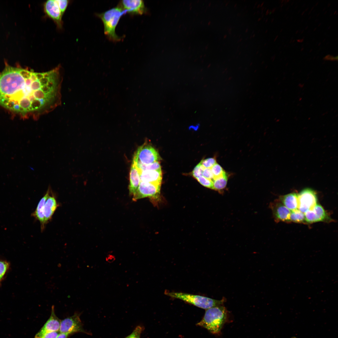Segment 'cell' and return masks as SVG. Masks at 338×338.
Segmentation results:
<instances>
[{
	"instance_id": "cell-27",
	"label": "cell",
	"mask_w": 338,
	"mask_h": 338,
	"mask_svg": "<svg viewBox=\"0 0 338 338\" xmlns=\"http://www.w3.org/2000/svg\"><path fill=\"white\" fill-rule=\"evenodd\" d=\"M204 167L200 163L198 164L194 168L192 174L193 177L196 179L202 175V172Z\"/></svg>"
},
{
	"instance_id": "cell-6",
	"label": "cell",
	"mask_w": 338,
	"mask_h": 338,
	"mask_svg": "<svg viewBox=\"0 0 338 338\" xmlns=\"http://www.w3.org/2000/svg\"><path fill=\"white\" fill-rule=\"evenodd\" d=\"M159 153L152 146L145 143L137 149L134 155L133 161L135 163L148 164L159 161Z\"/></svg>"
},
{
	"instance_id": "cell-30",
	"label": "cell",
	"mask_w": 338,
	"mask_h": 338,
	"mask_svg": "<svg viewBox=\"0 0 338 338\" xmlns=\"http://www.w3.org/2000/svg\"><path fill=\"white\" fill-rule=\"evenodd\" d=\"M42 91L45 94H48L55 92V90H52L49 88L47 85L42 86L41 88Z\"/></svg>"
},
{
	"instance_id": "cell-14",
	"label": "cell",
	"mask_w": 338,
	"mask_h": 338,
	"mask_svg": "<svg viewBox=\"0 0 338 338\" xmlns=\"http://www.w3.org/2000/svg\"><path fill=\"white\" fill-rule=\"evenodd\" d=\"M49 194L44 206V223L46 224L51 220L52 216L59 206L54 194L50 186L48 187Z\"/></svg>"
},
{
	"instance_id": "cell-1",
	"label": "cell",
	"mask_w": 338,
	"mask_h": 338,
	"mask_svg": "<svg viewBox=\"0 0 338 338\" xmlns=\"http://www.w3.org/2000/svg\"><path fill=\"white\" fill-rule=\"evenodd\" d=\"M41 87L36 72L7 65L0 73V105L22 114L40 110L54 98Z\"/></svg>"
},
{
	"instance_id": "cell-23",
	"label": "cell",
	"mask_w": 338,
	"mask_h": 338,
	"mask_svg": "<svg viewBox=\"0 0 338 338\" xmlns=\"http://www.w3.org/2000/svg\"><path fill=\"white\" fill-rule=\"evenodd\" d=\"M211 169L214 177V178L221 176L226 174L222 167L217 163L215 164L211 168Z\"/></svg>"
},
{
	"instance_id": "cell-28",
	"label": "cell",
	"mask_w": 338,
	"mask_h": 338,
	"mask_svg": "<svg viewBox=\"0 0 338 338\" xmlns=\"http://www.w3.org/2000/svg\"><path fill=\"white\" fill-rule=\"evenodd\" d=\"M202 176L212 180L214 178L211 168H204L202 171Z\"/></svg>"
},
{
	"instance_id": "cell-25",
	"label": "cell",
	"mask_w": 338,
	"mask_h": 338,
	"mask_svg": "<svg viewBox=\"0 0 338 338\" xmlns=\"http://www.w3.org/2000/svg\"><path fill=\"white\" fill-rule=\"evenodd\" d=\"M200 163L204 168H211L217 163L215 159L214 158H209L202 160Z\"/></svg>"
},
{
	"instance_id": "cell-2",
	"label": "cell",
	"mask_w": 338,
	"mask_h": 338,
	"mask_svg": "<svg viewBox=\"0 0 338 338\" xmlns=\"http://www.w3.org/2000/svg\"><path fill=\"white\" fill-rule=\"evenodd\" d=\"M228 317V311L223 305L213 307L206 310L202 319L197 325L218 335L220 333Z\"/></svg>"
},
{
	"instance_id": "cell-13",
	"label": "cell",
	"mask_w": 338,
	"mask_h": 338,
	"mask_svg": "<svg viewBox=\"0 0 338 338\" xmlns=\"http://www.w3.org/2000/svg\"><path fill=\"white\" fill-rule=\"evenodd\" d=\"M120 7L126 12L132 14L142 15L146 11L144 3L141 0H124L120 3Z\"/></svg>"
},
{
	"instance_id": "cell-4",
	"label": "cell",
	"mask_w": 338,
	"mask_h": 338,
	"mask_svg": "<svg viewBox=\"0 0 338 338\" xmlns=\"http://www.w3.org/2000/svg\"><path fill=\"white\" fill-rule=\"evenodd\" d=\"M165 294L171 298L181 300L206 310L213 307L222 305L226 300L224 297L220 300H217L199 295L166 290L165 291Z\"/></svg>"
},
{
	"instance_id": "cell-15",
	"label": "cell",
	"mask_w": 338,
	"mask_h": 338,
	"mask_svg": "<svg viewBox=\"0 0 338 338\" xmlns=\"http://www.w3.org/2000/svg\"><path fill=\"white\" fill-rule=\"evenodd\" d=\"M49 189L48 188L46 193L39 201L35 210L32 215L36 220L40 222L41 230L42 231L44 230L46 226L44 223V206L49 195Z\"/></svg>"
},
{
	"instance_id": "cell-33",
	"label": "cell",
	"mask_w": 338,
	"mask_h": 338,
	"mask_svg": "<svg viewBox=\"0 0 338 338\" xmlns=\"http://www.w3.org/2000/svg\"><path fill=\"white\" fill-rule=\"evenodd\" d=\"M49 80V78L43 77V78L39 80V81L41 85V86H43L45 85H47Z\"/></svg>"
},
{
	"instance_id": "cell-17",
	"label": "cell",
	"mask_w": 338,
	"mask_h": 338,
	"mask_svg": "<svg viewBox=\"0 0 338 338\" xmlns=\"http://www.w3.org/2000/svg\"><path fill=\"white\" fill-rule=\"evenodd\" d=\"M141 181L139 170L135 163L132 161L130 172L129 189L130 195H133L135 193Z\"/></svg>"
},
{
	"instance_id": "cell-11",
	"label": "cell",
	"mask_w": 338,
	"mask_h": 338,
	"mask_svg": "<svg viewBox=\"0 0 338 338\" xmlns=\"http://www.w3.org/2000/svg\"><path fill=\"white\" fill-rule=\"evenodd\" d=\"M275 221L290 222L291 211L286 207L279 199L276 200L270 205Z\"/></svg>"
},
{
	"instance_id": "cell-12",
	"label": "cell",
	"mask_w": 338,
	"mask_h": 338,
	"mask_svg": "<svg viewBox=\"0 0 338 338\" xmlns=\"http://www.w3.org/2000/svg\"><path fill=\"white\" fill-rule=\"evenodd\" d=\"M61 321L55 315L54 306L53 305L50 317L35 335L34 338H39L47 333L59 331Z\"/></svg>"
},
{
	"instance_id": "cell-20",
	"label": "cell",
	"mask_w": 338,
	"mask_h": 338,
	"mask_svg": "<svg viewBox=\"0 0 338 338\" xmlns=\"http://www.w3.org/2000/svg\"><path fill=\"white\" fill-rule=\"evenodd\" d=\"M133 162L135 163L139 171L161 170V166L159 161H156L152 163L148 164H144L139 163H135L134 161Z\"/></svg>"
},
{
	"instance_id": "cell-8",
	"label": "cell",
	"mask_w": 338,
	"mask_h": 338,
	"mask_svg": "<svg viewBox=\"0 0 338 338\" xmlns=\"http://www.w3.org/2000/svg\"><path fill=\"white\" fill-rule=\"evenodd\" d=\"M298 209L304 213L312 209L317 204L315 192L309 188L302 190L298 194Z\"/></svg>"
},
{
	"instance_id": "cell-32",
	"label": "cell",
	"mask_w": 338,
	"mask_h": 338,
	"mask_svg": "<svg viewBox=\"0 0 338 338\" xmlns=\"http://www.w3.org/2000/svg\"><path fill=\"white\" fill-rule=\"evenodd\" d=\"M115 256L111 254H108L105 258V260L108 263H111L113 262L115 260Z\"/></svg>"
},
{
	"instance_id": "cell-34",
	"label": "cell",
	"mask_w": 338,
	"mask_h": 338,
	"mask_svg": "<svg viewBox=\"0 0 338 338\" xmlns=\"http://www.w3.org/2000/svg\"><path fill=\"white\" fill-rule=\"evenodd\" d=\"M71 334L68 333H60L57 338H67Z\"/></svg>"
},
{
	"instance_id": "cell-29",
	"label": "cell",
	"mask_w": 338,
	"mask_h": 338,
	"mask_svg": "<svg viewBox=\"0 0 338 338\" xmlns=\"http://www.w3.org/2000/svg\"><path fill=\"white\" fill-rule=\"evenodd\" d=\"M60 332L54 331L46 333L39 338H57Z\"/></svg>"
},
{
	"instance_id": "cell-19",
	"label": "cell",
	"mask_w": 338,
	"mask_h": 338,
	"mask_svg": "<svg viewBox=\"0 0 338 338\" xmlns=\"http://www.w3.org/2000/svg\"><path fill=\"white\" fill-rule=\"evenodd\" d=\"M213 181V189L218 191L222 190L226 187L227 184V175L225 174L221 176L215 178Z\"/></svg>"
},
{
	"instance_id": "cell-3",
	"label": "cell",
	"mask_w": 338,
	"mask_h": 338,
	"mask_svg": "<svg viewBox=\"0 0 338 338\" xmlns=\"http://www.w3.org/2000/svg\"><path fill=\"white\" fill-rule=\"evenodd\" d=\"M126 13L120 6H117L97 14L103 23L105 34L110 41L116 42L121 40L122 38L116 33L115 28L121 17Z\"/></svg>"
},
{
	"instance_id": "cell-18",
	"label": "cell",
	"mask_w": 338,
	"mask_h": 338,
	"mask_svg": "<svg viewBox=\"0 0 338 338\" xmlns=\"http://www.w3.org/2000/svg\"><path fill=\"white\" fill-rule=\"evenodd\" d=\"M279 199L291 211L298 209V194L297 193H290L280 197Z\"/></svg>"
},
{
	"instance_id": "cell-35",
	"label": "cell",
	"mask_w": 338,
	"mask_h": 338,
	"mask_svg": "<svg viewBox=\"0 0 338 338\" xmlns=\"http://www.w3.org/2000/svg\"><path fill=\"white\" fill-rule=\"evenodd\" d=\"M36 76L38 80H39L44 77L43 73H36Z\"/></svg>"
},
{
	"instance_id": "cell-10",
	"label": "cell",
	"mask_w": 338,
	"mask_h": 338,
	"mask_svg": "<svg viewBox=\"0 0 338 338\" xmlns=\"http://www.w3.org/2000/svg\"><path fill=\"white\" fill-rule=\"evenodd\" d=\"M306 223H312L318 222H330L333 220L320 204L317 203L311 210L304 213Z\"/></svg>"
},
{
	"instance_id": "cell-26",
	"label": "cell",
	"mask_w": 338,
	"mask_h": 338,
	"mask_svg": "<svg viewBox=\"0 0 338 338\" xmlns=\"http://www.w3.org/2000/svg\"><path fill=\"white\" fill-rule=\"evenodd\" d=\"M142 330L143 328L140 326H138L131 334L125 338H140Z\"/></svg>"
},
{
	"instance_id": "cell-22",
	"label": "cell",
	"mask_w": 338,
	"mask_h": 338,
	"mask_svg": "<svg viewBox=\"0 0 338 338\" xmlns=\"http://www.w3.org/2000/svg\"><path fill=\"white\" fill-rule=\"evenodd\" d=\"M9 264L6 261L0 259V281H1L9 267Z\"/></svg>"
},
{
	"instance_id": "cell-21",
	"label": "cell",
	"mask_w": 338,
	"mask_h": 338,
	"mask_svg": "<svg viewBox=\"0 0 338 338\" xmlns=\"http://www.w3.org/2000/svg\"><path fill=\"white\" fill-rule=\"evenodd\" d=\"M290 222L306 223L305 220L304 213L298 209L291 211L290 216Z\"/></svg>"
},
{
	"instance_id": "cell-36",
	"label": "cell",
	"mask_w": 338,
	"mask_h": 338,
	"mask_svg": "<svg viewBox=\"0 0 338 338\" xmlns=\"http://www.w3.org/2000/svg\"><path fill=\"white\" fill-rule=\"evenodd\" d=\"M0 282H1V281H0Z\"/></svg>"
},
{
	"instance_id": "cell-5",
	"label": "cell",
	"mask_w": 338,
	"mask_h": 338,
	"mask_svg": "<svg viewBox=\"0 0 338 338\" xmlns=\"http://www.w3.org/2000/svg\"><path fill=\"white\" fill-rule=\"evenodd\" d=\"M67 0H49L44 4V9L45 14L52 19L58 28L62 27V17L69 3Z\"/></svg>"
},
{
	"instance_id": "cell-16",
	"label": "cell",
	"mask_w": 338,
	"mask_h": 338,
	"mask_svg": "<svg viewBox=\"0 0 338 338\" xmlns=\"http://www.w3.org/2000/svg\"><path fill=\"white\" fill-rule=\"evenodd\" d=\"M139 171L141 181L161 184L162 178L161 170Z\"/></svg>"
},
{
	"instance_id": "cell-7",
	"label": "cell",
	"mask_w": 338,
	"mask_h": 338,
	"mask_svg": "<svg viewBox=\"0 0 338 338\" xmlns=\"http://www.w3.org/2000/svg\"><path fill=\"white\" fill-rule=\"evenodd\" d=\"M79 313H75L70 317L61 321L59 332L60 333H68L70 334L77 332L88 334L83 329V324L80 318Z\"/></svg>"
},
{
	"instance_id": "cell-24",
	"label": "cell",
	"mask_w": 338,
	"mask_h": 338,
	"mask_svg": "<svg viewBox=\"0 0 338 338\" xmlns=\"http://www.w3.org/2000/svg\"><path fill=\"white\" fill-rule=\"evenodd\" d=\"M196 179L203 186L213 189V180L206 178L202 175Z\"/></svg>"
},
{
	"instance_id": "cell-9",
	"label": "cell",
	"mask_w": 338,
	"mask_h": 338,
	"mask_svg": "<svg viewBox=\"0 0 338 338\" xmlns=\"http://www.w3.org/2000/svg\"><path fill=\"white\" fill-rule=\"evenodd\" d=\"M161 184L141 181L138 187L133 195V200L136 201L148 197L156 198L160 193Z\"/></svg>"
},
{
	"instance_id": "cell-31",
	"label": "cell",
	"mask_w": 338,
	"mask_h": 338,
	"mask_svg": "<svg viewBox=\"0 0 338 338\" xmlns=\"http://www.w3.org/2000/svg\"><path fill=\"white\" fill-rule=\"evenodd\" d=\"M56 84L55 82V79H49L47 86L50 89L55 90Z\"/></svg>"
}]
</instances>
